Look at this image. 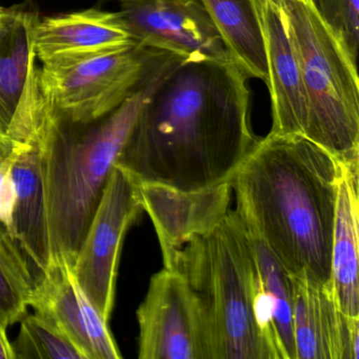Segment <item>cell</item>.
Masks as SVG:
<instances>
[{
    "label": "cell",
    "mask_w": 359,
    "mask_h": 359,
    "mask_svg": "<svg viewBox=\"0 0 359 359\" xmlns=\"http://www.w3.org/2000/svg\"><path fill=\"white\" fill-rule=\"evenodd\" d=\"M100 1H102V3H110V1H115V3H123L125 0H100Z\"/></svg>",
    "instance_id": "obj_26"
},
{
    "label": "cell",
    "mask_w": 359,
    "mask_h": 359,
    "mask_svg": "<svg viewBox=\"0 0 359 359\" xmlns=\"http://www.w3.org/2000/svg\"><path fill=\"white\" fill-rule=\"evenodd\" d=\"M54 110L41 86L36 55L31 52L26 86L7 132L12 150L0 159V230L34 287L53 262L41 144Z\"/></svg>",
    "instance_id": "obj_5"
},
{
    "label": "cell",
    "mask_w": 359,
    "mask_h": 359,
    "mask_svg": "<svg viewBox=\"0 0 359 359\" xmlns=\"http://www.w3.org/2000/svg\"><path fill=\"white\" fill-rule=\"evenodd\" d=\"M317 13L357 64L359 52V0H311Z\"/></svg>",
    "instance_id": "obj_22"
},
{
    "label": "cell",
    "mask_w": 359,
    "mask_h": 359,
    "mask_svg": "<svg viewBox=\"0 0 359 359\" xmlns=\"http://www.w3.org/2000/svg\"><path fill=\"white\" fill-rule=\"evenodd\" d=\"M0 359H14L12 344L7 336V329L0 323Z\"/></svg>",
    "instance_id": "obj_23"
},
{
    "label": "cell",
    "mask_w": 359,
    "mask_h": 359,
    "mask_svg": "<svg viewBox=\"0 0 359 359\" xmlns=\"http://www.w3.org/2000/svg\"><path fill=\"white\" fill-rule=\"evenodd\" d=\"M172 54L135 45L72 62L41 65V86L62 118L95 123L121 106Z\"/></svg>",
    "instance_id": "obj_7"
},
{
    "label": "cell",
    "mask_w": 359,
    "mask_h": 359,
    "mask_svg": "<svg viewBox=\"0 0 359 359\" xmlns=\"http://www.w3.org/2000/svg\"><path fill=\"white\" fill-rule=\"evenodd\" d=\"M247 233L257 266L262 291L270 306L273 337L279 359H296L291 275L257 236L248 230Z\"/></svg>",
    "instance_id": "obj_19"
},
{
    "label": "cell",
    "mask_w": 359,
    "mask_h": 359,
    "mask_svg": "<svg viewBox=\"0 0 359 359\" xmlns=\"http://www.w3.org/2000/svg\"><path fill=\"white\" fill-rule=\"evenodd\" d=\"M359 159L340 161L331 253V283L340 310L359 317Z\"/></svg>",
    "instance_id": "obj_16"
},
{
    "label": "cell",
    "mask_w": 359,
    "mask_h": 359,
    "mask_svg": "<svg viewBox=\"0 0 359 359\" xmlns=\"http://www.w3.org/2000/svg\"><path fill=\"white\" fill-rule=\"evenodd\" d=\"M291 280L296 359H358L359 317L341 312L332 283L306 274Z\"/></svg>",
    "instance_id": "obj_12"
},
{
    "label": "cell",
    "mask_w": 359,
    "mask_h": 359,
    "mask_svg": "<svg viewBox=\"0 0 359 359\" xmlns=\"http://www.w3.org/2000/svg\"><path fill=\"white\" fill-rule=\"evenodd\" d=\"M18 8H10L6 10L5 13L0 16V41L7 34L8 31L11 28L14 20H15L16 13Z\"/></svg>",
    "instance_id": "obj_24"
},
{
    "label": "cell",
    "mask_w": 359,
    "mask_h": 359,
    "mask_svg": "<svg viewBox=\"0 0 359 359\" xmlns=\"http://www.w3.org/2000/svg\"><path fill=\"white\" fill-rule=\"evenodd\" d=\"M33 289L24 262L0 230V323L6 329L28 313Z\"/></svg>",
    "instance_id": "obj_21"
},
{
    "label": "cell",
    "mask_w": 359,
    "mask_h": 359,
    "mask_svg": "<svg viewBox=\"0 0 359 359\" xmlns=\"http://www.w3.org/2000/svg\"><path fill=\"white\" fill-rule=\"evenodd\" d=\"M222 32L233 60L250 79L268 81L266 47L251 0H201Z\"/></svg>",
    "instance_id": "obj_17"
},
{
    "label": "cell",
    "mask_w": 359,
    "mask_h": 359,
    "mask_svg": "<svg viewBox=\"0 0 359 359\" xmlns=\"http://www.w3.org/2000/svg\"><path fill=\"white\" fill-rule=\"evenodd\" d=\"M39 16L18 10L15 20L0 41V131L7 134L22 98Z\"/></svg>",
    "instance_id": "obj_18"
},
{
    "label": "cell",
    "mask_w": 359,
    "mask_h": 359,
    "mask_svg": "<svg viewBox=\"0 0 359 359\" xmlns=\"http://www.w3.org/2000/svg\"><path fill=\"white\" fill-rule=\"evenodd\" d=\"M339 171L310 140L269 134L231 180L235 211L289 274L331 283Z\"/></svg>",
    "instance_id": "obj_2"
},
{
    "label": "cell",
    "mask_w": 359,
    "mask_h": 359,
    "mask_svg": "<svg viewBox=\"0 0 359 359\" xmlns=\"http://www.w3.org/2000/svg\"><path fill=\"white\" fill-rule=\"evenodd\" d=\"M6 10H7V8L3 7V6H0V16L5 13Z\"/></svg>",
    "instance_id": "obj_27"
},
{
    "label": "cell",
    "mask_w": 359,
    "mask_h": 359,
    "mask_svg": "<svg viewBox=\"0 0 359 359\" xmlns=\"http://www.w3.org/2000/svg\"><path fill=\"white\" fill-rule=\"evenodd\" d=\"M18 337L11 342L14 359H83L76 346L45 315L35 311L20 320Z\"/></svg>",
    "instance_id": "obj_20"
},
{
    "label": "cell",
    "mask_w": 359,
    "mask_h": 359,
    "mask_svg": "<svg viewBox=\"0 0 359 359\" xmlns=\"http://www.w3.org/2000/svg\"><path fill=\"white\" fill-rule=\"evenodd\" d=\"M268 62L272 135L299 136L306 131V96L295 46L279 0H264L258 12Z\"/></svg>",
    "instance_id": "obj_14"
},
{
    "label": "cell",
    "mask_w": 359,
    "mask_h": 359,
    "mask_svg": "<svg viewBox=\"0 0 359 359\" xmlns=\"http://www.w3.org/2000/svg\"><path fill=\"white\" fill-rule=\"evenodd\" d=\"M182 62L178 56H169L121 106L95 123H70L54 110L41 144L53 260L74 266L142 107L161 79Z\"/></svg>",
    "instance_id": "obj_3"
},
{
    "label": "cell",
    "mask_w": 359,
    "mask_h": 359,
    "mask_svg": "<svg viewBox=\"0 0 359 359\" xmlns=\"http://www.w3.org/2000/svg\"><path fill=\"white\" fill-rule=\"evenodd\" d=\"M119 14L136 43L186 62L234 60L201 0H125Z\"/></svg>",
    "instance_id": "obj_10"
},
{
    "label": "cell",
    "mask_w": 359,
    "mask_h": 359,
    "mask_svg": "<svg viewBox=\"0 0 359 359\" xmlns=\"http://www.w3.org/2000/svg\"><path fill=\"white\" fill-rule=\"evenodd\" d=\"M33 43L41 65L72 62L137 45L118 11L97 8L37 20Z\"/></svg>",
    "instance_id": "obj_15"
},
{
    "label": "cell",
    "mask_w": 359,
    "mask_h": 359,
    "mask_svg": "<svg viewBox=\"0 0 359 359\" xmlns=\"http://www.w3.org/2000/svg\"><path fill=\"white\" fill-rule=\"evenodd\" d=\"M136 316L138 358L210 359L201 304L177 271L163 268L153 275Z\"/></svg>",
    "instance_id": "obj_9"
},
{
    "label": "cell",
    "mask_w": 359,
    "mask_h": 359,
    "mask_svg": "<svg viewBox=\"0 0 359 359\" xmlns=\"http://www.w3.org/2000/svg\"><path fill=\"white\" fill-rule=\"evenodd\" d=\"M142 211L137 182L115 165L72 268L79 287L108 323L123 239Z\"/></svg>",
    "instance_id": "obj_8"
},
{
    "label": "cell",
    "mask_w": 359,
    "mask_h": 359,
    "mask_svg": "<svg viewBox=\"0 0 359 359\" xmlns=\"http://www.w3.org/2000/svg\"><path fill=\"white\" fill-rule=\"evenodd\" d=\"M297 52L306 96L304 138L340 161L359 159L357 64L311 0H279Z\"/></svg>",
    "instance_id": "obj_6"
},
{
    "label": "cell",
    "mask_w": 359,
    "mask_h": 359,
    "mask_svg": "<svg viewBox=\"0 0 359 359\" xmlns=\"http://www.w3.org/2000/svg\"><path fill=\"white\" fill-rule=\"evenodd\" d=\"M12 150V142L7 134L0 131V159L5 158Z\"/></svg>",
    "instance_id": "obj_25"
},
{
    "label": "cell",
    "mask_w": 359,
    "mask_h": 359,
    "mask_svg": "<svg viewBox=\"0 0 359 359\" xmlns=\"http://www.w3.org/2000/svg\"><path fill=\"white\" fill-rule=\"evenodd\" d=\"M249 79L235 60L178 65L142 107L117 167L137 184L182 191L230 182L262 140Z\"/></svg>",
    "instance_id": "obj_1"
},
{
    "label": "cell",
    "mask_w": 359,
    "mask_h": 359,
    "mask_svg": "<svg viewBox=\"0 0 359 359\" xmlns=\"http://www.w3.org/2000/svg\"><path fill=\"white\" fill-rule=\"evenodd\" d=\"M30 306L49 318L83 359L123 358L108 321L83 293L67 262H52L43 280L33 289Z\"/></svg>",
    "instance_id": "obj_11"
},
{
    "label": "cell",
    "mask_w": 359,
    "mask_h": 359,
    "mask_svg": "<svg viewBox=\"0 0 359 359\" xmlns=\"http://www.w3.org/2000/svg\"><path fill=\"white\" fill-rule=\"evenodd\" d=\"M142 209L152 220L167 266L193 237L213 230L226 217L232 197L230 182L198 191L137 184Z\"/></svg>",
    "instance_id": "obj_13"
},
{
    "label": "cell",
    "mask_w": 359,
    "mask_h": 359,
    "mask_svg": "<svg viewBox=\"0 0 359 359\" xmlns=\"http://www.w3.org/2000/svg\"><path fill=\"white\" fill-rule=\"evenodd\" d=\"M165 268L180 272L198 298L210 359H279L270 306L235 210L213 230L184 243Z\"/></svg>",
    "instance_id": "obj_4"
}]
</instances>
